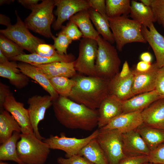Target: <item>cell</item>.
<instances>
[{
	"mask_svg": "<svg viewBox=\"0 0 164 164\" xmlns=\"http://www.w3.org/2000/svg\"><path fill=\"white\" fill-rule=\"evenodd\" d=\"M52 105L56 119L67 128L91 131L98 125L97 109H91L60 96L53 101Z\"/></svg>",
	"mask_w": 164,
	"mask_h": 164,
	"instance_id": "6da1fadb",
	"label": "cell"
},
{
	"mask_svg": "<svg viewBox=\"0 0 164 164\" xmlns=\"http://www.w3.org/2000/svg\"><path fill=\"white\" fill-rule=\"evenodd\" d=\"M71 78L76 84L68 97L76 103L93 109H97L109 94V80L77 73Z\"/></svg>",
	"mask_w": 164,
	"mask_h": 164,
	"instance_id": "7a4b0ae2",
	"label": "cell"
},
{
	"mask_svg": "<svg viewBox=\"0 0 164 164\" xmlns=\"http://www.w3.org/2000/svg\"><path fill=\"white\" fill-rule=\"evenodd\" d=\"M108 20L118 50L122 51L124 46L128 43H147L142 35V25L140 23L126 15L108 17Z\"/></svg>",
	"mask_w": 164,
	"mask_h": 164,
	"instance_id": "3957f363",
	"label": "cell"
},
{
	"mask_svg": "<svg viewBox=\"0 0 164 164\" xmlns=\"http://www.w3.org/2000/svg\"><path fill=\"white\" fill-rule=\"evenodd\" d=\"M50 149L48 144L34 134L21 133L17 144L18 157L24 164H44Z\"/></svg>",
	"mask_w": 164,
	"mask_h": 164,
	"instance_id": "277c9868",
	"label": "cell"
},
{
	"mask_svg": "<svg viewBox=\"0 0 164 164\" xmlns=\"http://www.w3.org/2000/svg\"><path fill=\"white\" fill-rule=\"evenodd\" d=\"M98 49L95 61L97 77L110 80L119 72L121 63L117 50L99 35L97 39Z\"/></svg>",
	"mask_w": 164,
	"mask_h": 164,
	"instance_id": "5b68a950",
	"label": "cell"
},
{
	"mask_svg": "<svg viewBox=\"0 0 164 164\" xmlns=\"http://www.w3.org/2000/svg\"><path fill=\"white\" fill-rule=\"evenodd\" d=\"M55 0H44L36 5L24 22L28 28L47 38H52L53 35L51 26L53 20V10Z\"/></svg>",
	"mask_w": 164,
	"mask_h": 164,
	"instance_id": "8992f818",
	"label": "cell"
},
{
	"mask_svg": "<svg viewBox=\"0 0 164 164\" xmlns=\"http://www.w3.org/2000/svg\"><path fill=\"white\" fill-rule=\"evenodd\" d=\"M17 21L5 29L0 30L1 34L31 53H36V48L44 41L35 36L29 32L28 28L15 11Z\"/></svg>",
	"mask_w": 164,
	"mask_h": 164,
	"instance_id": "52a82bcc",
	"label": "cell"
},
{
	"mask_svg": "<svg viewBox=\"0 0 164 164\" xmlns=\"http://www.w3.org/2000/svg\"><path fill=\"white\" fill-rule=\"evenodd\" d=\"M96 139L109 164H119L126 156L123 150L122 133L117 129H100Z\"/></svg>",
	"mask_w": 164,
	"mask_h": 164,
	"instance_id": "ba28073f",
	"label": "cell"
},
{
	"mask_svg": "<svg viewBox=\"0 0 164 164\" xmlns=\"http://www.w3.org/2000/svg\"><path fill=\"white\" fill-rule=\"evenodd\" d=\"M79 48L78 57L74 61L75 70L81 74L97 76L95 66L98 49L97 40L83 37Z\"/></svg>",
	"mask_w": 164,
	"mask_h": 164,
	"instance_id": "9c48e42d",
	"label": "cell"
},
{
	"mask_svg": "<svg viewBox=\"0 0 164 164\" xmlns=\"http://www.w3.org/2000/svg\"><path fill=\"white\" fill-rule=\"evenodd\" d=\"M99 132V129H97L87 137L81 138L67 137L63 134L60 136L51 135L43 141L48 144L50 149L64 152L66 158H68L78 155L85 146L97 137Z\"/></svg>",
	"mask_w": 164,
	"mask_h": 164,
	"instance_id": "30bf717a",
	"label": "cell"
},
{
	"mask_svg": "<svg viewBox=\"0 0 164 164\" xmlns=\"http://www.w3.org/2000/svg\"><path fill=\"white\" fill-rule=\"evenodd\" d=\"M134 77V70L130 69L125 61L121 71L110 80L109 94L114 95L122 101L133 97L132 88Z\"/></svg>",
	"mask_w": 164,
	"mask_h": 164,
	"instance_id": "8fae6325",
	"label": "cell"
},
{
	"mask_svg": "<svg viewBox=\"0 0 164 164\" xmlns=\"http://www.w3.org/2000/svg\"><path fill=\"white\" fill-rule=\"evenodd\" d=\"M53 99L50 95H35L29 98L27 103L31 124L33 132L39 139L43 140L45 138L40 134L38 125L44 118L46 110L52 105Z\"/></svg>",
	"mask_w": 164,
	"mask_h": 164,
	"instance_id": "7c38bea8",
	"label": "cell"
},
{
	"mask_svg": "<svg viewBox=\"0 0 164 164\" xmlns=\"http://www.w3.org/2000/svg\"><path fill=\"white\" fill-rule=\"evenodd\" d=\"M55 1L57 16L53 26L55 30L62 27L63 23L73 16L90 8L87 0H55Z\"/></svg>",
	"mask_w": 164,
	"mask_h": 164,
	"instance_id": "4fadbf2b",
	"label": "cell"
},
{
	"mask_svg": "<svg viewBox=\"0 0 164 164\" xmlns=\"http://www.w3.org/2000/svg\"><path fill=\"white\" fill-rule=\"evenodd\" d=\"M3 107L18 123L22 133L34 134L28 109L24 108L23 103L17 101L12 93L5 99Z\"/></svg>",
	"mask_w": 164,
	"mask_h": 164,
	"instance_id": "5bb4252c",
	"label": "cell"
},
{
	"mask_svg": "<svg viewBox=\"0 0 164 164\" xmlns=\"http://www.w3.org/2000/svg\"><path fill=\"white\" fill-rule=\"evenodd\" d=\"M122 101L115 96L109 94L103 100L97 109V126L99 129L123 113Z\"/></svg>",
	"mask_w": 164,
	"mask_h": 164,
	"instance_id": "9a60e30c",
	"label": "cell"
},
{
	"mask_svg": "<svg viewBox=\"0 0 164 164\" xmlns=\"http://www.w3.org/2000/svg\"><path fill=\"white\" fill-rule=\"evenodd\" d=\"M159 68L156 62L149 70L139 72L135 70L132 88L133 96L155 90L158 72Z\"/></svg>",
	"mask_w": 164,
	"mask_h": 164,
	"instance_id": "2e32d148",
	"label": "cell"
},
{
	"mask_svg": "<svg viewBox=\"0 0 164 164\" xmlns=\"http://www.w3.org/2000/svg\"><path fill=\"white\" fill-rule=\"evenodd\" d=\"M142 111L123 113L100 129H117L122 134L136 130L143 124Z\"/></svg>",
	"mask_w": 164,
	"mask_h": 164,
	"instance_id": "e0dca14e",
	"label": "cell"
},
{
	"mask_svg": "<svg viewBox=\"0 0 164 164\" xmlns=\"http://www.w3.org/2000/svg\"><path fill=\"white\" fill-rule=\"evenodd\" d=\"M123 150L127 156H148L150 150L136 130L122 134Z\"/></svg>",
	"mask_w": 164,
	"mask_h": 164,
	"instance_id": "ac0fdd59",
	"label": "cell"
},
{
	"mask_svg": "<svg viewBox=\"0 0 164 164\" xmlns=\"http://www.w3.org/2000/svg\"><path fill=\"white\" fill-rule=\"evenodd\" d=\"M141 31L144 39L152 48L159 68L164 66V37L161 34L152 23L149 29L142 25Z\"/></svg>",
	"mask_w": 164,
	"mask_h": 164,
	"instance_id": "d6986e66",
	"label": "cell"
},
{
	"mask_svg": "<svg viewBox=\"0 0 164 164\" xmlns=\"http://www.w3.org/2000/svg\"><path fill=\"white\" fill-rule=\"evenodd\" d=\"M18 65L21 72L37 82L51 96L53 101L59 97V95L53 87L49 79L39 68L22 62L19 63Z\"/></svg>",
	"mask_w": 164,
	"mask_h": 164,
	"instance_id": "ffe728a7",
	"label": "cell"
},
{
	"mask_svg": "<svg viewBox=\"0 0 164 164\" xmlns=\"http://www.w3.org/2000/svg\"><path fill=\"white\" fill-rule=\"evenodd\" d=\"M143 123L164 130V98L154 101L141 112Z\"/></svg>",
	"mask_w": 164,
	"mask_h": 164,
	"instance_id": "44dd1931",
	"label": "cell"
},
{
	"mask_svg": "<svg viewBox=\"0 0 164 164\" xmlns=\"http://www.w3.org/2000/svg\"><path fill=\"white\" fill-rule=\"evenodd\" d=\"M0 76L7 79L10 83L18 89L26 86L29 77L21 72L15 61L9 60L0 63Z\"/></svg>",
	"mask_w": 164,
	"mask_h": 164,
	"instance_id": "7402d4cb",
	"label": "cell"
},
{
	"mask_svg": "<svg viewBox=\"0 0 164 164\" xmlns=\"http://www.w3.org/2000/svg\"><path fill=\"white\" fill-rule=\"evenodd\" d=\"M163 98L155 90L135 95L123 101V113L142 111L154 101Z\"/></svg>",
	"mask_w": 164,
	"mask_h": 164,
	"instance_id": "603a6c76",
	"label": "cell"
},
{
	"mask_svg": "<svg viewBox=\"0 0 164 164\" xmlns=\"http://www.w3.org/2000/svg\"><path fill=\"white\" fill-rule=\"evenodd\" d=\"M33 65L39 68L49 79L55 77L72 78L77 74L74 68V61L58 62Z\"/></svg>",
	"mask_w": 164,
	"mask_h": 164,
	"instance_id": "cb8c5ba5",
	"label": "cell"
},
{
	"mask_svg": "<svg viewBox=\"0 0 164 164\" xmlns=\"http://www.w3.org/2000/svg\"><path fill=\"white\" fill-rule=\"evenodd\" d=\"M75 56L72 54L61 55L59 53L51 57H44L36 53L23 54L9 59L29 63L32 65L43 64L55 62H71L75 60Z\"/></svg>",
	"mask_w": 164,
	"mask_h": 164,
	"instance_id": "d4e9b609",
	"label": "cell"
},
{
	"mask_svg": "<svg viewBox=\"0 0 164 164\" xmlns=\"http://www.w3.org/2000/svg\"><path fill=\"white\" fill-rule=\"evenodd\" d=\"M131 6L130 16L132 19L149 28L152 23L155 22L150 7L134 0L131 1Z\"/></svg>",
	"mask_w": 164,
	"mask_h": 164,
	"instance_id": "484cf974",
	"label": "cell"
},
{
	"mask_svg": "<svg viewBox=\"0 0 164 164\" xmlns=\"http://www.w3.org/2000/svg\"><path fill=\"white\" fill-rule=\"evenodd\" d=\"M88 9L77 13L70 18L69 20L79 28L83 37L96 40L100 35L91 22Z\"/></svg>",
	"mask_w": 164,
	"mask_h": 164,
	"instance_id": "4316f807",
	"label": "cell"
},
{
	"mask_svg": "<svg viewBox=\"0 0 164 164\" xmlns=\"http://www.w3.org/2000/svg\"><path fill=\"white\" fill-rule=\"evenodd\" d=\"M136 130L150 151L164 143V130L150 127L143 123Z\"/></svg>",
	"mask_w": 164,
	"mask_h": 164,
	"instance_id": "83f0119b",
	"label": "cell"
},
{
	"mask_svg": "<svg viewBox=\"0 0 164 164\" xmlns=\"http://www.w3.org/2000/svg\"><path fill=\"white\" fill-rule=\"evenodd\" d=\"M78 155L84 157L94 164H109L104 152L96 138L85 146Z\"/></svg>",
	"mask_w": 164,
	"mask_h": 164,
	"instance_id": "f1b7e54d",
	"label": "cell"
},
{
	"mask_svg": "<svg viewBox=\"0 0 164 164\" xmlns=\"http://www.w3.org/2000/svg\"><path fill=\"white\" fill-rule=\"evenodd\" d=\"M20 133L14 132L11 137L0 146V160L11 161L19 164H24L17 153V144L20 138Z\"/></svg>",
	"mask_w": 164,
	"mask_h": 164,
	"instance_id": "f546056e",
	"label": "cell"
},
{
	"mask_svg": "<svg viewBox=\"0 0 164 164\" xmlns=\"http://www.w3.org/2000/svg\"><path fill=\"white\" fill-rule=\"evenodd\" d=\"M14 132L20 133L21 128L9 113L5 110L0 114V143L2 144L12 136Z\"/></svg>",
	"mask_w": 164,
	"mask_h": 164,
	"instance_id": "4dcf8cb0",
	"label": "cell"
},
{
	"mask_svg": "<svg viewBox=\"0 0 164 164\" xmlns=\"http://www.w3.org/2000/svg\"><path fill=\"white\" fill-rule=\"evenodd\" d=\"M90 19L99 35L105 40L112 44L115 42L111 30L108 18L103 16L94 9H88Z\"/></svg>",
	"mask_w": 164,
	"mask_h": 164,
	"instance_id": "1f68e13d",
	"label": "cell"
},
{
	"mask_svg": "<svg viewBox=\"0 0 164 164\" xmlns=\"http://www.w3.org/2000/svg\"><path fill=\"white\" fill-rule=\"evenodd\" d=\"M106 15L108 18L126 15L130 13L131 1L106 0Z\"/></svg>",
	"mask_w": 164,
	"mask_h": 164,
	"instance_id": "d6a6232c",
	"label": "cell"
},
{
	"mask_svg": "<svg viewBox=\"0 0 164 164\" xmlns=\"http://www.w3.org/2000/svg\"><path fill=\"white\" fill-rule=\"evenodd\" d=\"M53 87L59 96L68 97L76 84L72 78L64 77H55L49 79Z\"/></svg>",
	"mask_w": 164,
	"mask_h": 164,
	"instance_id": "836d02e7",
	"label": "cell"
},
{
	"mask_svg": "<svg viewBox=\"0 0 164 164\" xmlns=\"http://www.w3.org/2000/svg\"><path fill=\"white\" fill-rule=\"evenodd\" d=\"M24 50L17 44L0 34V50L9 60L25 54Z\"/></svg>",
	"mask_w": 164,
	"mask_h": 164,
	"instance_id": "e575fe53",
	"label": "cell"
},
{
	"mask_svg": "<svg viewBox=\"0 0 164 164\" xmlns=\"http://www.w3.org/2000/svg\"><path fill=\"white\" fill-rule=\"evenodd\" d=\"M53 46L57 52L61 55L67 54V49L72 41L64 34L60 31L57 37L53 36Z\"/></svg>",
	"mask_w": 164,
	"mask_h": 164,
	"instance_id": "d590c367",
	"label": "cell"
},
{
	"mask_svg": "<svg viewBox=\"0 0 164 164\" xmlns=\"http://www.w3.org/2000/svg\"><path fill=\"white\" fill-rule=\"evenodd\" d=\"M150 7L155 22L164 28V0H152Z\"/></svg>",
	"mask_w": 164,
	"mask_h": 164,
	"instance_id": "8d00e7d4",
	"label": "cell"
},
{
	"mask_svg": "<svg viewBox=\"0 0 164 164\" xmlns=\"http://www.w3.org/2000/svg\"><path fill=\"white\" fill-rule=\"evenodd\" d=\"M61 32L72 41L77 40L83 37V34L78 28L74 23L69 21L65 26L62 27Z\"/></svg>",
	"mask_w": 164,
	"mask_h": 164,
	"instance_id": "74e56055",
	"label": "cell"
},
{
	"mask_svg": "<svg viewBox=\"0 0 164 164\" xmlns=\"http://www.w3.org/2000/svg\"><path fill=\"white\" fill-rule=\"evenodd\" d=\"M148 157L149 162L164 164V143L151 151Z\"/></svg>",
	"mask_w": 164,
	"mask_h": 164,
	"instance_id": "f35d334b",
	"label": "cell"
},
{
	"mask_svg": "<svg viewBox=\"0 0 164 164\" xmlns=\"http://www.w3.org/2000/svg\"><path fill=\"white\" fill-rule=\"evenodd\" d=\"M57 162L59 164H94L84 157L79 155L68 158L59 157Z\"/></svg>",
	"mask_w": 164,
	"mask_h": 164,
	"instance_id": "ab89813d",
	"label": "cell"
},
{
	"mask_svg": "<svg viewBox=\"0 0 164 164\" xmlns=\"http://www.w3.org/2000/svg\"><path fill=\"white\" fill-rule=\"evenodd\" d=\"M36 53L40 56L44 57H51L58 53L53 45L45 43L40 44L37 46Z\"/></svg>",
	"mask_w": 164,
	"mask_h": 164,
	"instance_id": "60d3db41",
	"label": "cell"
},
{
	"mask_svg": "<svg viewBox=\"0 0 164 164\" xmlns=\"http://www.w3.org/2000/svg\"><path fill=\"white\" fill-rule=\"evenodd\" d=\"M90 7L98 12L104 17L108 18L106 15L105 0H87Z\"/></svg>",
	"mask_w": 164,
	"mask_h": 164,
	"instance_id": "b9f144b4",
	"label": "cell"
},
{
	"mask_svg": "<svg viewBox=\"0 0 164 164\" xmlns=\"http://www.w3.org/2000/svg\"><path fill=\"white\" fill-rule=\"evenodd\" d=\"M155 90L164 98V66L159 69Z\"/></svg>",
	"mask_w": 164,
	"mask_h": 164,
	"instance_id": "7bdbcfd3",
	"label": "cell"
},
{
	"mask_svg": "<svg viewBox=\"0 0 164 164\" xmlns=\"http://www.w3.org/2000/svg\"><path fill=\"white\" fill-rule=\"evenodd\" d=\"M146 162H149L148 156H127L119 164H142Z\"/></svg>",
	"mask_w": 164,
	"mask_h": 164,
	"instance_id": "ee69618b",
	"label": "cell"
},
{
	"mask_svg": "<svg viewBox=\"0 0 164 164\" xmlns=\"http://www.w3.org/2000/svg\"><path fill=\"white\" fill-rule=\"evenodd\" d=\"M12 93L8 86L0 82V111L3 110V104L5 99Z\"/></svg>",
	"mask_w": 164,
	"mask_h": 164,
	"instance_id": "f6af8a7d",
	"label": "cell"
},
{
	"mask_svg": "<svg viewBox=\"0 0 164 164\" xmlns=\"http://www.w3.org/2000/svg\"><path fill=\"white\" fill-rule=\"evenodd\" d=\"M152 65L151 63L141 61L137 64L135 70L139 72H145L150 69Z\"/></svg>",
	"mask_w": 164,
	"mask_h": 164,
	"instance_id": "bcb514c9",
	"label": "cell"
},
{
	"mask_svg": "<svg viewBox=\"0 0 164 164\" xmlns=\"http://www.w3.org/2000/svg\"><path fill=\"white\" fill-rule=\"evenodd\" d=\"M18 2L25 7L32 10L37 4L39 0H18Z\"/></svg>",
	"mask_w": 164,
	"mask_h": 164,
	"instance_id": "7dc6e473",
	"label": "cell"
},
{
	"mask_svg": "<svg viewBox=\"0 0 164 164\" xmlns=\"http://www.w3.org/2000/svg\"><path fill=\"white\" fill-rule=\"evenodd\" d=\"M140 58L141 61L145 62L151 63L152 56L148 52H145L141 54Z\"/></svg>",
	"mask_w": 164,
	"mask_h": 164,
	"instance_id": "c3c4849f",
	"label": "cell"
},
{
	"mask_svg": "<svg viewBox=\"0 0 164 164\" xmlns=\"http://www.w3.org/2000/svg\"><path fill=\"white\" fill-rule=\"evenodd\" d=\"M0 24L6 26L7 27L12 25L9 18L6 15L1 14L0 15Z\"/></svg>",
	"mask_w": 164,
	"mask_h": 164,
	"instance_id": "681fc988",
	"label": "cell"
},
{
	"mask_svg": "<svg viewBox=\"0 0 164 164\" xmlns=\"http://www.w3.org/2000/svg\"><path fill=\"white\" fill-rule=\"evenodd\" d=\"M139 1L145 5L147 6L150 7L152 0H140Z\"/></svg>",
	"mask_w": 164,
	"mask_h": 164,
	"instance_id": "f907efd6",
	"label": "cell"
},
{
	"mask_svg": "<svg viewBox=\"0 0 164 164\" xmlns=\"http://www.w3.org/2000/svg\"><path fill=\"white\" fill-rule=\"evenodd\" d=\"M14 0H0V5H2L4 4H9L13 2Z\"/></svg>",
	"mask_w": 164,
	"mask_h": 164,
	"instance_id": "816d5d0a",
	"label": "cell"
},
{
	"mask_svg": "<svg viewBox=\"0 0 164 164\" xmlns=\"http://www.w3.org/2000/svg\"><path fill=\"white\" fill-rule=\"evenodd\" d=\"M0 164H9L5 162H0Z\"/></svg>",
	"mask_w": 164,
	"mask_h": 164,
	"instance_id": "f5cc1de1",
	"label": "cell"
},
{
	"mask_svg": "<svg viewBox=\"0 0 164 164\" xmlns=\"http://www.w3.org/2000/svg\"><path fill=\"white\" fill-rule=\"evenodd\" d=\"M148 164H157V163H149V162Z\"/></svg>",
	"mask_w": 164,
	"mask_h": 164,
	"instance_id": "db71d44e",
	"label": "cell"
},
{
	"mask_svg": "<svg viewBox=\"0 0 164 164\" xmlns=\"http://www.w3.org/2000/svg\"><path fill=\"white\" fill-rule=\"evenodd\" d=\"M149 164V162H145V163H144L142 164Z\"/></svg>",
	"mask_w": 164,
	"mask_h": 164,
	"instance_id": "11a10c76",
	"label": "cell"
}]
</instances>
